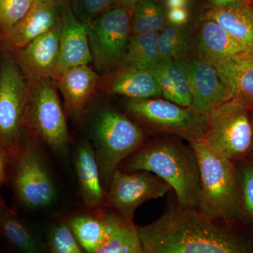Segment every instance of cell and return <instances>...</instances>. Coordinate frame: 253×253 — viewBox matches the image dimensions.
Wrapping results in <instances>:
<instances>
[{
	"label": "cell",
	"instance_id": "f1b7e54d",
	"mask_svg": "<svg viewBox=\"0 0 253 253\" xmlns=\"http://www.w3.org/2000/svg\"><path fill=\"white\" fill-rule=\"evenodd\" d=\"M46 248L52 253L84 252L75 237L68 221H60L51 226L46 240Z\"/></svg>",
	"mask_w": 253,
	"mask_h": 253
},
{
	"label": "cell",
	"instance_id": "603a6c76",
	"mask_svg": "<svg viewBox=\"0 0 253 253\" xmlns=\"http://www.w3.org/2000/svg\"><path fill=\"white\" fill-rule=\"evenodd\" d=\"M109 92L129 99H154L163 96L157 81L149 69L125 68L114 78Z\"/></svg>",
	"mask_w": 253,
	"mask_h": 253
},
{
	"label": "cell",
	"instance_id": "8d00e7d4",
	"mask_svg": "<svg viewBox=\"0 0 253 253\" xmlns=\"http://www.w3.org/2000/svg\"><path fill=\"white\" fill-rule=\"evenodd\" d=\"M139 1V0H118V5L124 6L126 9H129L132 12L134 6Z\"/></svg>",
	"mask_w": 253,
	"mask_h": 253
},
{
	"label": "cell",
	"instance_id": "e0dca14e",
	"mask_svg": "<svg viewBox=\"0 0 253 253\" xmlns=\"http://www.w3.org/2000/svg\"><path fill=\"white\" fill-rule=\"evenodd\" d=\"M56 82L66 111L71 116H79L95 94L99 76L88 65H82L63 71Z\"/></svg>",
	"mask_w": 253,
	"mask_h": 253
},
{
	"label": "cell",
	"instance_id": "9a60e30c",
	"mask_svg": "<svg viewBox=\"0 0 253 253\" xmlns=\"http://www.w3.org/2000/svg\"><path fill=\"white\" fill-rule=\"evenodd\" d=\"M59 76L69 68L92 62L87 25L73 14L68 0H62Z\"/></svg>",
	"mask_w": 253,
	"mask_h": 253
},
{
	"label": "cell",
	"instance_id": "cb8c5ba5",
	"mask_svg": "<svg viewBox=\"0 0 253 253\" xmlns=\"http://www.w3.org/2000/svg\"><path fill=\"white\" fill-rule=\"evenodd\" d=\"M75 237L84 252L98 253L108 239L109 213L80 214L68 219Z\"/></svg>",
	"mask_w": 253,
	"mask_h": 253
},
{
	"label": "cell",
	"instance_id": "4dcf8cb0",
	"mask_svg": "<svg viewBox=\"0 0 253 253\" xmlns=\"http://www.w3.org/2000/svg\"><path fill=\"white\" fill-rule=\"evenodd\" d=\"M73 14L82 21L88 23L106 10L118 5V0H68Z\"/></svg>",
	"mask_w": 253,
	"mask_h": 253
},
{
	"label": "cell",
	"instance_id": "1f68e13d",
	"mask_svg": "<svg viewBox=\"0 0 253 253\" xmlns=\"http://www.w3.org/2000/svg\"><path fill=\"white\" fill-rule=\"evenodd\" d=\"M239 182L241 208L244 206L248 215L253 218V166H246L241 169Z\"/></svg>",
	"mask_w": 253,
	"mask_h": 253
},
{
	"label": "cell",
	"instance_id": "7c38bea8",
	"mask_svg": "<svg viewBox=\"0 0 253 253\" xmlns=\"http://www.w3.org/2000/svg\"><path fill=\"white\" fill-rule=\"evenodd\" d=\"M178 60L187 76L192 96L191 107L208 116L214 108L232 99L214 66L201 57Z\"/></svg>",
	"mask_w": 253,
	"mask_h": 253
},
{
	"label": "cell",
	"instance_id": "277c9868",
	"mask_svg": "<svg viewBox=\"0 0 253 253\" xmlns=\"http://www.w3.org/2000/svg\"><path fill=\"white\" fill-rule=\"evenodd\" d=\"M146 138L144 129L116 110L104 108L96 112L90 139L105 189L121 165L144 144Z\"/></svg>",
	"mask_w": 253,
	"mask_h": 253
},
{
	"label": "cell",
	"instance_id": "d6a6232c",
	"mask_svg": "<svg viewBox=\"0 0 253 253\" xmlns=\"http://www.w3.org/2000/svg\"><path fill=\"white\" fill-rule=\"evenodd\" d=\"M166 20L169 24L176 26H184L189 19L187 8H176L168 9L166 13Z\"/></svg>",
	"mask_w": 253,
	"mask_h": 253
},
{
	"label": "cell",
	"instance_id": "3957f363",
	"mask_svg": "<svg viewBox=\"0 0 253 253\" xmlns=\"http://www.w3.org/2000/svg\"><path fill=\"white\" fill-rule=\"evenodd\" d=\"M189 144L199 162V211L215 220H234L241 210V190L234 163L214 151L204 137Z\"/></svg>",
	"mask_w": 253,
	"mask_h": 253
},
{
	"label": "cell",
	"instance_id": "7402d4cb",
	"mask_svg": "<svg viewBox=\"0 0 253 253\" xmlns=\"http://www.w3.org/2000/svg\"><path fill=\"white\" fill-rule=\"evenodd\" d=\"M0 236L16 251L41 252L44 247L26 221L8 206L0 195Z\"/></svg>",
	"mask_w": 253,
	"mask_h": 253
},
{
	"label": "cell",
	"instance_id": "8992f818",
	"mask_svg": "<svg viewBox=\"0 0 253 253\" xmlns=\"http://www.w3.org/2000/svg\"><path fill=\"white\" fill-rule=\"evenodd\" d=\"M54 79L30 82L26 125L28 131L55 154H63L69 144L67 123Z\"/></svg>",
	"mask_w": 253,
	"mask_h": 253
},
{
	"label": "cell",
	"instance_id": "d4e9b609",
	"mask_svg": "<svg viewBox=\"0 0 253 253\" xmlns=\"http://www.w3.org/2000/svg\"><path fill=\"white\" fill-rule=\"evenodd\" d=\"M98 253H144L138 226L116 212L109 213L107 241Z\"/></svg>",
	"mask_w": 253,
	"mask_h": 253
},
{
	"label": "cell",
	"instance_id": "836d02e7",
	"mask_svg": "<svg viewBox=\"0 0 253 253\" xmlns=\"http://www.w3.org/2000/svg\"><path fill=\"white\" fill-rule=\"evenodd\" d=\"M11 163L9 155L0 146V186L7 181V167Z\"/></svg>",
	"mask_w": 253,
	"mask_h": 253
},
{
	"label": "cell",
	"instance_id": "5b68a950",
	"mask_svg": "<svg viewBox=\"0 0 253 253\" xmlns=\"http://www.w3.org/2000/svg\"><path fill=\"white\" fill-rule=\"evenodd\" d=\"M11 54L0 62V146L11 161L18 154L27 132L30 82Z\"/></svg>",
	"mask_w": 253,
	"mask_h": 253
},
{
	"label": "cell",
	"instance_id": "4fadbf2b",
	"mask_svg": "<svg viewBox=\"0 0 253 253\" xmlns=\"http://www.w3.org/2000/svg\"><path fill=\"white\" fill-rule=\"evenodd\" d=\"M61 19L54 28L17 50L18 64L28 81L35 82L59 77Z\"/></svg>",
	"mask_w": 253,
	"mask_h": 253
},
{
	"label": "cell",
	"instance_id": "9c48e42d",
	"mask_svg": "<svg viewBox=\"0 0 253 253\" xmlns=\"http://www.w3.org/2000/svg\"><path fill=\"white\" fill-rule=\"evenodd\" d=\"M249 111L234 99L214 108L208 114L204 139L214 151L231 161L244 158L253 145Z\"/></svg>",
	"mask_w": 253,
	"mask_h": 253
},
{
	"label": "cell",
	"instance_id": "ac0fdd59",
	"mask_svg": "<svg viewBox=\"0 0 253 253\" xmlns=\"http://www.w3.org/2000/svg\"><path fill=\"white\" fill-rule=\"evenodd\" d=\"M74 166L83 204L88 209H99L105 205L106 192L91 142L85 141L78 145L75 153Z\"/></svg>",
	"mask_w": 253,
	"mask_h": 253
},
{
	"label": "cell",
	"instance_id": "6da1fadb",
	"mask_svg": "<svg viewBox=\"0 0 253 253\" xmlns=\"http://www.w3.org/2000/svg\"><path fill=\"white\" fill-rule=\"evenodd\" d=\"M196 208H169L157 220L138 226L144 253H246L251 244Z\"/></svg>",
	"mask_w": 253,
	"mask_h": 253
},
{
	"label": "cell",
	"instance_id": "30bf717a",
	"mask_svg": "<svg viewBox=\"0 0 253 253\" xmlns=\"http://www.w3.org/2000/svg\"><path fill=\"white\" fill-rule=\"evenodd\" d=\"M92 62L100 71L121 64L131 31V11L117 5L87 24Z\"/></svg>",
	"mask_w": 253,
	"mask_h": 253
},
{
	"label": "cell",
	"instance_id": "2e32d148",
	"mask_svg": "<svg viewBox=\"0 0 253 253\" xmlns=\"http://www.w3.org/2000/svg\"><path fill=\"white\" fill-rule=\"evenodd\" d=\"M210 63L230 91L232 99L249 111L253 109V58L244 51Z\"/></svg>",
	"mask_w": 253,
	"mask_h": 253
},
{
	"label": "cell",
	"instance_id": "484cf974",
	"mask_svg": "<svg viewBox=\"0 0 253 253\" xmlns=\"http://www.w3.org/2000/svg\"><path fill=\"white\" fill-rule=\"evenodd\" d=\"M156 32H144L129 38L121 64L125 68L151 69L160 61Z\"/></svg>",
	"mask_w": 253,
	"mask_h": 253
},
{
	"label": "cell",
	"instance_id": "ba28073f",
	"mask_svg": "<svg viewBox=\"0 0 253 253\" xmlns=\"http://www.w3.org/2000/svg\"><path fill=\"white\" fill-rule=\"evenodd\" d=\"M126 110L150 130L185 139L188 142L204 137L208 116L191 106L184 107L166 99H129Z\"/></svg>",
	"mask_w": 253,
	"mask_h": 253
},
{
	"label": "cell",
	"instance_id": "7a4b0ae2",
	"mask_svg": "<svg viewBox=\"0 0 253 253\" xmlns=\"http://www.w3.org/2000/svg\"><path fill=\"white\" fill-rule=\"evenodd\" d=\"M120 169L149 171L175 191L179 206L199 209L201 181L197 156L191 145L179 139L163 138L144 144L126 158Z\"/></svg>",
	"mask_w": 253,
	"mask_h": 253
},
{
	"label": "cell",
	"instance_id": "83f0119b",
	"mask_svg": "<svg viewBox=\"0 0 253 253\" xmlns=\"http://www.w3.org/2000/svg\"><path fill=\"white\" fill-rule=\"evenodd\" d=\"M189 44V33L186 28L169 24L158 37L160 60L179 59L187 51Z\"/></svg>",
	"mask_w": 253,
	"mask_h": 253
},
{
	"label": "cell",
	"instance_id": "4316f807",
	"mask_svg": "<svg viewBox=\"0 0 253 253\" xmlns=\"http://www.w3.org/2000/svg\"><path fill=\"white\" fill-rule=\"evenodd\" d=\"M166 16L158 0H139L131 12V32L133 34L158 33L166 27Z\"/></svg>",
	"mask_w": 253,
	"mask_h": 253
},
{
	"label": "cell",
	"instance_id": "5bb4252c",
	"mask_svg": "<svg viewBox=\"0 0 253 253\" xmlns=\"http://www.w3.org/2000/svg\"><path fill=\"white\" fill-rule=\"evenodd\" d=\"M62 8V0H35L24 17L2 34L4 47L17 51L49 31L61 21Z\"/></svg>",
	"mask_w": 253,
	"mask_h": 253
},
{
	"label": "cell",
	"instance_id": "d590c367",
	"mask_svg": "<svg viewBox=\"0 0 253 253\" xmlns=\"http://www.w3.org/2000/svg\"><path fill=\"white\" fill-rule=\"evenodd\" d=\"M190 0H166L165 5L167 10L176 8H187Z\"/></svg>",
	"mask_w": 253,
	"mask_h": 253
},
{
	"label": "cell",
	"instance_id": "52a82bcc",
	"mask_svg": "<svg viewBox=\"0 0 253 253\" xmlns=\"http://www.w3.org/2000/svg\"><path fill=\"white\" fill-rule=\"evenodd\" d=\"M13 164L12 187L18 202L30 209L54 203L56 188L39 148L38 139L27 130Z\"/></svg>",
	"mask_w": 253,
	"mask_h": 253
},
{
	"label": "cell",
	"instance_id": "e575fe53",
	"mask_svg": "<svg viewBox=\"0 0 253 253\" xmlns=\"http://www.w3.org/2000/svg\"><path fill=\"white\" fill-rule=\"evenodd\" d=\"M210 3L214 6H234V5L247 4L248 0H208Z\"/></svg>",
	"mask_w": 253,
	"mask_h": 253
},
{
	"label": "cell",
	"instance_id": "ffe728a7",
	"mask_svg": "<svg viewBox=\"0 0 253 253\" xmlns=\"http://www.w3.org/2000/svg\"><path fill=\"white\" fill-rule=\"evenodd\" d=\"M204 19L215 21L246 47L253 46V9L248 4L212 6L205 13Z\"/></svg>",
	"mask_w": 253,
	"mask_h": 253
},
{
	"label": "cell",
	"instance_id": "8fae6325",
	"mask_svg": "<svg viewBox=\"0 0 253 253\" xmlns=\"http://www.w3.org/2000/svg\"><path fill=\"white\" fill-rule=\"evenodd\" d=\"M171 189L166 181L149 171L126 172L118 169L110 182L104 206L126 221L134 222V213L139 206L163 197Z\"/></svg>",
	"mask_w": 253,
	"mask_h": 253
},
{
	"label": "cell",
	"instance_id": "f546056e",
	"mask_svg": "<svg viewBox=\"0 0 253 253\" xmlns=\"http://www.w3.org/2000/svg\"><path fill=\"white\" fill-rule=\"evenodd\" d=\"M35 0H0V30L2 34L21 21Z\"/></svg>",
	"mask_w": 253,
	"mask_h": 253
},
{
	"label": "cell",
	"instance_id": "44dd1931",
	"mask_svg": "<svg viewBox=\"0 0 253 253\" xmlns=\"http://www.w3.org/2000/svg\"><path fill=\"white\" fill-rule=\"evenodd\" d=\"M149 70L156 78L165 99L184 107L191 106L189 81L178 60H160Z\"/></svg>",
	"mask_w": 253,
	"mask_h": 253
},
{
	"label": "cell",
	"instance_id": "74e56055",
	"mask_svg": "<svg viewBox=\"0 0 253 253\" xmlns=\"http://www.w3.org/2000/svg\"><path fill=\"white\" fill-rule=\"evenodd\" d=\"M248 56H251L253 59V46H251V47L248 48L246 51H244Z\"/></svg>",
	"mask_w": 253,
	"mask_h": 253
},
{
	"label": "cell",
	"instance_id": "d6986e66",
	"mask_svg": "<svg viewBox=\"0 0 253 253\" xmlns=\"http://www.w3.org/2000/svg\"><path fill=\"white\" fill-rule=\"evenodd\" d=\"M197 48L201 57L209 62L240 54L248 49L217 23L209 19H204L201 23Z\"/></svg>",
	"mask_w": 253,
	"mask_h": 253
}]
</instances>
